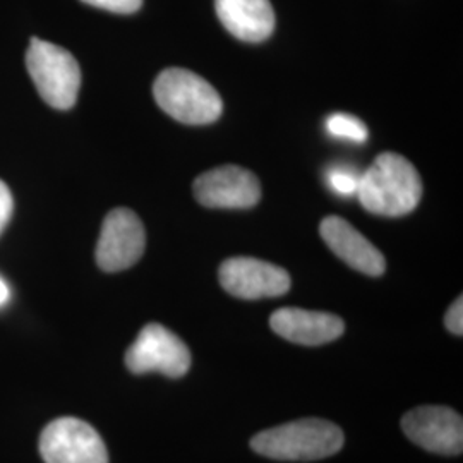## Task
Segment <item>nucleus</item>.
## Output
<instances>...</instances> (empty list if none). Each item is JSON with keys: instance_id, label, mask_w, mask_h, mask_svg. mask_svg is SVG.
Here are the masks:
<instances>
[{"instance_id": "obj_12", "label": "nucleus", "mask_w": 463, "mask_h": 463, "mask_svg": "<svg viewBox=\"0 0 463 463\" xmlns=\"http://www.w3.org/2000/svg\"><path fill=\"white\" fill-rule=\"evenodd\" d=\"M319 232L328 248L350 268L369 277H381L384 273L386 261L380 249L371 244L361 232L355 231L347 220L326 216L319 225Z\"/></svg>"}, {"instance_id": "obj_14", "label": "nucleus", "mask_w": 463, "mask_h": 463, "mask_svg": "<svg viewBox=\"0 0 463 463\" xmlns=\"http://www.w3.org/2000/svg\"><path fill=\"white\" fill-rule=\"evenodd\" d=\"M326 129L331 136L340 137V139H348L354 143H364L369 136L364 122L361 118L348 116V114H333L328 117Z\"/></svg>"}, {"instance_id": "obj_13", "label": "nucleus", "mask_w": 463, "mask_h": 463, "mask_svg": "<svg viewBox=\"0 0 463 463\" xmlns=\"http://www.w3.org/2000/svg\"><path fill=\"white\" fill-rule=\"evenodd\" d=\"M216 16L235 38L260 43L275 30V11L269 0H215Z\"/></svg>"}, {"instance_id": "obj_19", "label": "nucleus", "mask_w": 463, "mask_h": 463, "mask_svg": "<svg viewBox=\"0 0 463 463\" xmlns=\"http://www.w3.org/2000/svg\"><path fill=\"white\" fill-rule=\"evenodd\" d=\"M9 298H11V288H9L5 280L0 277V307L5 306L9 302Z\"/></svg>"}, {"instance_id": "obj_3", "label": "nucleus", "mask_w": 463, "mask_h": 463, "mask_svg": "<svg viewBox=\"0 0 463 463\" xmlns=\"http://www.w3.org/2000/svg\"><path fill=\"white\" fill-rule=\"evenodd\" d=\"M153 97L165 114L189 126L212 124L223 112V101L215 88L181 67H170L158 74Z\"/></svg>"}, {"instance_id": "obj_18", "label": "nucleus", "mask_w": 463, "mask_h": 463, "mask_svg": "<svg viewBox=\"0 0 463 463\" xmlns=\"http://www.w3.org/2000/svg\"><path fill=\"white\" fill-rule=\"evenodd\" d=\"M14 212V199L7 187V184L0 181V233L7 227Z\"/></svg>"}, {"instance_id": "obj_7", "label": "nucleus", "mask_w": 463, "mask_h": 463, "mask_svg": "<svg viewBox=\"0 0 463 463\" xmlns=\"http://www.w3.org/2000/svg\"><path fill=\"white\" fill-rule=\"evenodd\" d=\"M146 246L143 222L133 210L117 208L105 216L99 244L97 263L107 273L124 271L136 265Z\"/></svg>"}, {"instance_id": "obj_4", "label": "nucleus", "mask_w": 463, "mask_h": 463, "mask_svg": "<svg viewBox=\"0 0 463 463\" xmlns=\"http://www.w3.org/2000/svg\"><path fill=\"white\" fill-rule=\"evenodd\" d=\"M26 67L40 97L57 110L74 107L81 88V69L69 50L33 38L26 52Z\"/></svg>"}, {"instance_id": "obj_6", "label": "nucleus", "mask_w": 463, "mask_h": 463, "mask_svg": "<svg viewBox=\"0 0 463 463\" xmlns=\"http://www.w3.org/2000/svg\"><path fill=\"white\" fill-rule=\"evenodd\" d=\"M45 463H109V451L99 432L76 417L52 420L40 436Z\"/></svg>"}, {"instance_id": "obj_5", "label": "nucleus", "mask_w": 463, "mask_h": 463, "mask_svg": "<svg viewBox=\"0 0 463 463\" xmlns=\"http://www.w3.org/2000/svg\"><path fill=\"white\" fill-rule=\"evenodd\" d=\"M126 365L134 374L160 373L168 378H183L191 367V352L175 333L149 323L128 348Z\"/></svg>"}, {"instance_id": "obj_1", "label": "nucleus", "mask_w": 463, "mask_h": 463, "mask_svg": "<svg viewBox=\"0 0 463 463\" xmlns=\"http://www.w3.org/2000/svg\"><path fill=\"white\" fill-rule=\"evenodd\" d=\"M357 196L373 215H409L422 198V181L417 168L405 156L381 153L374 164L361 174Z\"/></svg>"}, {"instance_id": "obj_9", "label": "nucleus", "mask_w": 463, "mask_h": 463, "mask_svg": "<svg viewBox=\"0 0 463 463\" xmlns=\"http://www.w3.org/2000/svg\"><path fill=\"white\" fill-rule=\"evenodd\" d=\"M402 430L411 441L430 453L460 455L463 449L462 415L448 407L426 405L407 412Z\"/></svg>"}, {"instance_id": "obj_16", "label": "nucleus", "mask_w": 463, "mask_h": 463, "mask_svg": "<svg viewBox=\"0 0 463 463\" xmlns=\"http://www.w3.org/2000/svg\"><path fill=\"white\" fill-rule=\"evenodd\" d=\"M81 2L99 9L116 13V14H133L143 5V0H81Z\"/></svg>"}, {"instance_id": "obj_17", "label": "nucleus", "mask_w": 463, "mask_h": 463, "mask_svg": "<svg viewBox=\"0 0 463 463\" xmlns=\"http://www.w3.org/2000/svg\"><path fill=\"white\" fill-rule=\"evenodd\" d=\"M445 325H447L448 331L453 335H463V300L462 298H457L449 309H448L447 316H445Z\"/></svg>"}, {"instance_id": "obj_11", "label": "nucleus", "mask_w": 463, "mask_h": 463, "mask_svg": "<svg viewBox=\"0 0 463 463\" xmlns=\"http://www.w3.org/2000/svg\"><path fill=\"white\" fill-rule=\"evenodd\" d=\"M269 326L281 338L307 347L330 344L345 331L342 317L298 307H281L275 311L269 317Z\"/></svg>"}, {"instance_id": "obj_2", "label": "nucleus", "mask_w": 463, "mask_h": 463, "mask_svg": "<svg viewBox=\"0 0 463 463\" xmlns=\"http://www.w3.org/2000/svg\"><path fill=\"white\" fill-rule=\"evenodd\" d=\"M344 441V430L336 424L323 419H302L258 432L250 439V448L273 460L313 462L338 453Z\"/></svg>"}, {"instance_id": "obj_10", "label": "nucleus", "mask_w": 463, "mask_h": 463, "mask_svg": "<svg viewBox=\"0 0 463 463\" xmlns=\"http://www.w3.org/2000/svg\"><path fill=\"white\" fill-rule=\"evenodd\" d=\"M220 283L233 298H280L290 290V277L280 266L256 258H231L220 266Z\"/></svg>"}, {"instance_id": "obj_8", "label": "nucleus", "mask_w": 463, "mask_h": 463, "mask_svg": "<svg viewBox=\"0 0 463 463\" xmlns=\"http://www.w3.org/2000/svg\"><path fill=\"white\" fill-rule=\"evenodd\" d=\"M199 204L206 208L246 210L261 199L260 179L246 168L223 165L201 174L193 185Z\"/></svg>"}, {"instance_id": "obj_15", "label": "nucleus", "mask_w": 463, "mask_h": 463, "mask_svg": "<svg viewBox=\"0 0 463 463\" xmlns=\"http://www.w3.org/2000/svg\"><path fill=\"white\" fill-rule=\"evenodd\" d=\"M359 181H361V174H355L354 170H348V168H333L328 172L331 191H335L340 196L357 194Z\"/></svg>"}]
</instances>
